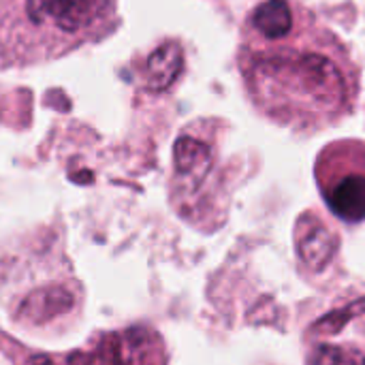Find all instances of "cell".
Segmentation results:
<instances>
[{
    "label": "cell",
    "instance_id": "obj_4",
    "mask_svg": "<svg viewBox=\"0 0 365 365\" xmlns=\"http://www.w3.org/2000/svg\"><path fill=\"white\" fill-rule=\"evenodd\" d=\"M26 365H167L163 336L148 325L103 331L66 355H38Z\"/></svg>",
    "mask_w": 365,
    "mask_h": 365
},
{
    "label": "cell",
    "instance_id": "obj_5",
    "mask_svg": "<svg viewBox=\"0 0 365 365\" xmlns=\"http://www.w3.org/2000/svg\"><path fill=\"white\" fill-rule=\"evenodd\" d=\"M216 148L212 139L192 128L184 130L173 148V199L182 214L192 212L195 199L216 169Z\"/></svg>",
    "mask_w": 365,
    "mask_h": 365
},
{
    "label": "cell",
    "instance_id": "obj_2",
    "mask_svg": "<svg viewBox=\"0 0 365 365\" xmlns=\"http://www.w3.org/2000/svg\"><path fill=\"white\" fill-rule=\"evenodd\" d=\"M118 0H0V62L38 64L101 41Z\"/></svg>",
    "mask_w": 365,
    "mask_h": 365
},
{
    "label": "cell",
    "instance_id": "obj_7",
    "mask_svg": "<svg viewBox=\"0 0 365 365\" xmlns=\"http://www.w3.org/2000/svg\"><path fill=\"white\" fill-rule=\"evenodd\" d=\"M186 64L184 49L178 41H165L158 45L145 60L143 66V83L152 92L169 90L182 75Z\"/></svg>",
    "mask_w": 365,
    "mask_h": 365
},
{
    "label": "cell",
    "instance_id": "obj_3",
    "mask_svg": "<svg viewBox=\"0 0 365 365\" xmlns=\"http://www.w3.org/2000/svg\"><path fill=\"white\" fill-rule=\"evenodd\" d=\"M314 178L325 205L349 225L365 220V143L340 139L321 150Z\"/></svg>",
    "mask_w": 365,
    "mask_h": 365
},
{
    "label": "cell",
    "instance_id": "obj_6",
    "mask_svg": "<svg viewBox=\"0 0 365 365\" xmlns=\"http://www.w3.org/2000/svg\"><path fill=\"white\" fill-rule=\"evenodd\" d=\"M297 255L312 272H321L338 252V235L317 216H304L295 231Z\"/></svg>",
    "mask_w": 365,
    "mask_h": 365
},
{
    "label": "cell",
    "instance_id": "obj_1",
    "mask_svg": "<svg viewBox=\"0 0 365 365\" xmlns=\"http://www.w3.org/2000/svg\"><path fill=\"white\" fill-rule=\"evenodd\" d=\"M237 71L250 105L293 130H321L355 111L361 68L314 11L272 38L242 36Z\"/></svg>",
    "mask_w": 365,
    "mask_h": 365
}]
</instances>
